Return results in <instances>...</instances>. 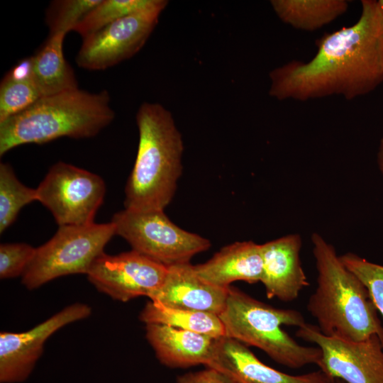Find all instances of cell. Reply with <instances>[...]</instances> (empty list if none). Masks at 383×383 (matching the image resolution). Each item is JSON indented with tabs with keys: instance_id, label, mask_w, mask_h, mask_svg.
<instances>
[{
	"instance_id": "4",
	"label": "cell",
	"mask_w": 383,
	"mask_h": 383,
	"mask_svg": "<svg viewBox=\"0 0 383 383\" xmlns=\"http://www.w3.org/2000/svg\"><path fill=\"white\" fill-rule=\"evenodd\" d=\"M114 117L106 90L91 93L78 88L41 97L0 123V155L25 144L94 137Z\"/></svg>"
},
{
	"instance_id": "10",
	"label": "cell",
	"mask_w": 383,
	"mask_h": 383,
	"mask_svg": "<svg viewBox=\"0 0 383 383\" xmlns=\"http://www.w3.org/2000/svg\"><path fill=\"white\" fill-rule=\"evenodd\" d=\"M116 20L82 38L75 61L89 70H104L128 60L143 47L167 5Z\"/></svg>"
},
{
	"instance_id": "15",
	"label": "cell",
	"mask_w": 383,
	"mask_h": 383,
	"mask_svg": "<svg viewBox=\"0 0 383 383\" xmlns=\"http://www.w3.org/2000/svg\"><path fill=\"white\" fill-rule=\"evenodd\" d=\"M229 287L204 281L189 262L168 267L163 284L149 299L165 306L219 315L225 308Z\"/></svg>"
},
{
	"instance_id": "7",
	"label": "cell",
	"mask_w": 383,
	"mask_h": 383,
	"mask_svg": "<svg viewBox=\"0 0 383 383\" xmlns=\"http://www.w3.org/2000/svg\"><path fill=\"white\" fill-rule=\"evenodd\" d=\"M116 235L132 250L167 267L189 263L195 255L208 250L210 241L172 223L164 210L126 209L112 217Z\"/></svg>"
},
{
	"instance_id": "25",
	"label": "cell",
	"mask_w": 383,
	"mask_h": 383,
	"mask_svg": "<svg viewBox=\"0 0 383 383\" xmlns=\"http://www.w3.org/2000/svg\"><path fill=\"white\" fill-rule=\"evenodd\" d=\"M340 258L365 286L377 311L383 317V265L370 262L353 252L341 255Z\"/></svg>"
},
{
	"instance_id": "29",
	"label": "cell",
	"mask_w": 383,
	"mask_h": 383,
	"mask_svg": "<svg viewBox=\"0 0 383 383\" xmlns=\"http://www.w3.org/2000/svg\"><path fill=\"white\" fill-rule=\"evenodd\" d=\"M377 4H378L381 11L383 13V0H378L377 1Z\"/></svg>"
},
{
	"instance_id": "8",
	"label": "cell",
	"mask_w": 383,
	"mask_h": 383,
	"mask_svg": "<svg viewBox=\"0 0 383 383\" xmlns=\"http://www.w3.org/2000/svg\"><path fill=\"white\" fill-rule=\"evenodd\" d=\"M38 201L53 216L59 226L94 223L106 194V184L98 174L73 165L58 162L36 188Z\"/></svg>"
},
{
	"instance_id": "21",
	"label": "cell",
	"mask_w": 383,
	"mask_h": 383,
	"mask_svg": "<svg viewBox=\"0 0 383 383\" xmlns=\"http://www.w3.org/2000/svg\"><path fill=\"white\" fill-rule=\"evenodd\" d=\"M41 95L35 83L31 57L18 62L0 84V123L24 111Z\"/></svg>"
},
{
	"instance_id": "23",
	"label": "cell",
	"mask_w": 383,
	"mask_h": 383,
	"mask_svg": "<svg viewBox=\"0 0 383 383\" xmlns=\"http://www.w3.org/2000/svg\"><path fill=\"white\" fill-rule=\"evenodd\" d=\"M37 200L36 189L21 183L10 164L1 162L0 233H3L15 221L24 206Z\"/></svg>"
},
{
	"instance_id": "3",
	"label": "cell",
	"mask_w": 383,
	"mask_h": 383,
	"mask_svg": "<svg viewBox=\"0 0 383 383\" xmlns=\"http://www.w3.org/2000/svg\"><path fill=\"white\" fill-rule=\"evenodd\" d=\"M139 140L125 188L126 209H162L170 203L181 175L184 145L172 113L157 103H143L136 113Z\"/></svg>"
},
{
	"instance_id": "28",
	"label": "cell",
	"mask_w": 383,
	"mask_h": 383,
	"mask_svg": "<svg viewBox=\"0 0 383 383\" xmlns=\"http://www.w3.org/2000/svg\"><path fill=\"white\" fill-rule=\"evenodd\" d=\"M377 163L379 169L383 175V137L382 138L379 145L377 152Z\"/></svg>"
},
{
	"instance_id": "9",
	"label": "cell",
	"mask_w": 383,
	"mask_h": 383,
	"mask_svg": "<svg viewBox=\"0 0 383 383\" xmlns=\"http://www.w3.org/2000/svg\"><path fill=\"white\" fill-rule=\"evenodd\" d=\"M296 336L318 347L317 364L331 379L345 383H383V342L377 335L361 341L323 335L316 325L305 323Z\"/></svg>"
},
{
	"instance_id": "12",
	"label": "cell",
	"mask_w": 383,
	"mask_h": 383,
	"mask_svg": "<svg viewBox=\"0 0 383 383\" xmlns=\"http://www.w3.org/2000/svg\"><path fill=\"white\" fill-rule=\"evenodd\" d=\"M91 307L74 303L34 328L21 333H0V382L21 383L32 373L46 340L66 325L88 318Z\"/></svg>"
},
{
	"instance_id": "6",
	"label": "cell",
	"mask_w": 383,
	"mask_h": 383,
	"mask_svg": "<svg viewBox=\"0 0 383 383\" xmlns=\"http://www.w3.org/2000/svg\"><path fill=\"white\" fill-rule=\"evenodd\" d=\"M115 235L111 222L59 226L48 241L36 248L21 283L33 290L60 277L87 274Z\"/></svg>"
},
{
	"instance_id": "13",
	"label": "cell",
	"mask_w": 383,
	"mask_h": 383,
	"mask_svg": "<svg viewBox=\"0 0 383 383\" xmlns=\"http://www.w3.org/2000/svg\"><path fill=\"white\" fill-rule=\"evenodd\" d=\"M206 367L216 369L236 383H332L321 370L292 375L261 362L246 345L223 336L216 340L213 355Z\"/></svg>"
},
{
	"instance_id": "19",
	"label": "cell",
	"mask_w": 383,
	"mask_h": 383,
	"mask_svg": "<svg viewBox=\"0 0 383 383\" xmlns=\"http://www.w3.org/2000/svg\"><path fill=\"white\" fill-rule=\"evenodd\" d=\"M270 4L283 22L306 31L332 22L348 7L345 0H272Z\"/></svg>"
},
{
	"instance_id": "17",
	"label": "cell",
	"mask_w": 383,
	"mask_h": 383,
	"mask_svg": "<svg viewBox=\"0 0 383 383\" xmlns=\"http://www.w3.org/2000/svg\"><path fill=\"white\" fill-rule=\"evenodd\" d=\"M196 274L213 285L228 288L235 281L260 282L262 274L261 245L235 242L223 248L207 262L193 265Z\"/></svg>"
},
{
	"instance_id": "24",
	"label": "cell",
	"mask_w": 383,
	"mask_h": 383,
	"mask_svg": "<svg viewBox=\"0 0 383 383\" xmlns=\"http://www.w3.org/2000/svg\"><path fill=\"white\" fill-rule=\"evenodd\" d=\"M101 0H56L48 6L45 22L50 34L72 31L84 16Z\"/></svg>"
},
{
	"instance_id": "22",
	"label": "cell",
	"mask_w": 383,
	"mask_h": 383,
	"mask_svg": "<svg viewBox=\"0 0 383 383\" xmlns=\"http://www.w3.org/2000/svg\"><path fill=\"white\" fill-rule=\"evenodd\" d=\"M166 0H101L72 31L82 38L127 16L157 7Z\"/></svg>"
},
{
	"instance_id": "1",
	"label": "cell",
	"mask_w": 383,
	"mask_h": 383,
	"mask_svg": "<svg viewBox=\"0 0 383 383\" xmlns=\"http://www.w3.org/2000/svg\"><path fill=\"white\" fill-rule=\"evenodd\" d=\"M357 21L316 41L315 56L270 72L269 94L298 101L340 95L348 100L383 83V13L377 1L362 0Z\"/></svg>"
},
{
	"instance_id": "18",
	"label": "cell",
	"mask_w": 383,
	"mask_h": 383,
	"mask_svg": "<svg viewBox=\"0 0 383 383\" xmlns=\"http://www.w3.org/2000/svg\"><path fill=\"white\" fill-rule=\"evenodd\" d=\"M66 33L50 34L38 52L31 57L33 76L41 97L78 89L72 67L63 54Z\"/></svg>"
},
{
	"instance_id": "14",
	"label": "cell",
	"mask_w": 383,
	"mask_h": 383,
	"mask_svg": "<svg viewBox=\"0 0 383 383\" xmlns=\"http://www.w3.org/2000/svg\"><path fill=\"white\" fill-rule=\"evenodd\" d=\"M301 244L300 235L293 233L261 245L260 282L267 298L292 301L309 285L300 260Z\"/></svg>"
},
{
	"instance_id": "30",
	"label": "cell",
	"mask_w": 383,
	"mask_h": 383,
	"mask_svg": "<svg viewBox=\"0 0 383 383\" xmlns=\"http://www.w3.org/2000/svg\"><path fill=\"white\" fill-rule=\"evenodd\" d=\"M332 383H345L340 379H333Z\"/></svg>"
},
{
	"instance_id": "27",
	"label": "cell",
	"mask_w": 383,
	"mask_h": 383,
	"mask_svg": "<svg viewBox=\"0 0 383 383\" xmlns=\"http://www.w3.org/2000/svg\"><path fill=\"white\" fill-rule=\"evenodd\" d=\"M177 383H236L225 373L206 367V369L178 376Z\"/></svg>"
},
{
	"instance_id": "16",
	"label": "cell",
	"mask_w": 383,
	"mask_h": 383,
	"mask_svg": "<svg viewBox=\"0 0 383 383\" xmlns=\"http://www.w3.org/2000/svg\"><path fill=\"white\" fill-rule=\"evenodd\" d=\"M145 336L164 365L184 368L204 365L212 357L216 338L163 324H145Z\"/></svg>"
},
{
	"instance_id": "26",
	"label": "cell",
	"mask_w": 383,
	"mask_h": 383,
	"mask_svg": "<svg viewBox=\"0 0 383 383\" xmlns=\"http://www.w3.org/2000/svg\"><path fill=\"white\" fill-rule=\"evenodd\" d=\"M36 248L25 243H4L0 245V278L22 276L32 261Z\"/></svg>"
},
{
	"instance_id": "20",
	"label": "cell",
	"mask_w": 383,
	"mask_h": 383,
	"mask_svg": "<svg viewBox=\"0 0 383 383\" xmlns=\"http://www.w3.org/2000/svg\"><path fill=\"white\" fill-rule=\"evenodd\" d=\"M139 319L145 324H163L216 338L225 336L218 315L165 306L152 301L145 304Z\"/></svg>"
},
{
	"instance_id": "2",
	"label": "cell",
	"mask_w": 383,
	"mask_h": 383,
	"mask_svg": "<svg viewBox=\"0 0 383 383\" xmlns=\"http://www.w3.org/2000/svg\"><path fill=\"white\" fill-rule=\"evenodd\" d=\"M317 286L307 310L326 336L361 341L377 335L383 342V326L369 292L342 262L335 247L318 233L311 235Z\"/></svg>"
},
{
	"instance_id": "5",
	"label": "cell",
	"mask_w": 383,
	"mask_h": 383,
	"mask_svg": "<svg viewBox=\"0 0 383 383\" xmlns=\"http://www.w3.org/2000/svg\"><path fill=\"white\" fill-rule=\"evenodd\" d=\"M225 336L264 351L276 362L293 369L318 363V347L299 344L282 326L300 327L306 322L301 312L260 301L231 287L226 306L218 315Z\"/></svg>"
},
{
	"instance_id": "11",
	"label": "cell",
	"mask_w": 383,
	"mask_h": 383,
	"mask_svg": "<svg viewBox=\"0 0 383 383\" xmlns=\"http://www.w3.org/2000/svg\"><path fill=\"white\" fill-rule=\"evenodd\" d=\"M168 267L131 250L117 255L103 253L87 275L95 288L115 300L126 302L150 296L163 284Z\"/></svg>"
}]
</instances>
